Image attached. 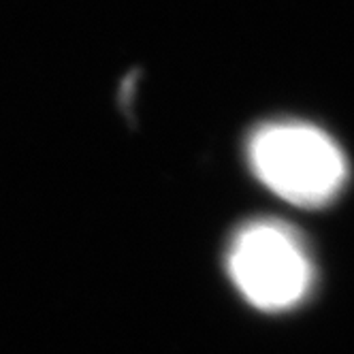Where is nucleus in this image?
<instances>
[{"label": "nucleus", "mask_w": 354, "mask_h": 354, "mask_svg": "<svg viewBox=\"0 0 354 354\" xmlns=\"http://www.w3.org/2000/svg\"><path fill=\"white\" fill-rule=\"evenodd\" d=\"M248 162L259 182L299 207H324L348 182V158L339 143L316 124L273 120L252 131Z\"/></svg>", "instance_id": "nucleus-1"}, {"label": "nucleus", "mask_w": 354, "mask_h": 354, "mask_svg": "<svg viewBox=\"0 0 354 354\" xmlns=\"http://www.w3.org/2000/svg\"><path fill=\"white\" fill-rule=\"evenodd\" d=\"M226 267L243 299L263 312L301 306L316 284L306 237L277 218H257L239 226L229 243Z\"/></svg>", "instance_id": "nucleus-2"}]
</instances>
